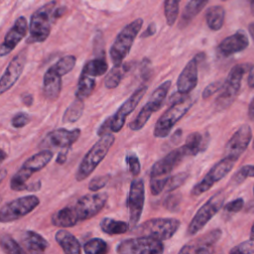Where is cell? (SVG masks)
Listing matches in <instances>:
<instances>
[{
  "label": "cell",
  "mask_w": 254,
  "mask_h": 254,
  "mask_svg": "<svg viewBox=\"0 0 254 254\" xmlns=\"http://www.w3.org/2000/svg\"><path fill=\"white\" fill-rule=\"evenodd\" d=\"M108 200L106 192H94L82 195L75 202L56 211L51 221L53 225L67 228L87 220L101 211Z\"/></svg>",
  "instance_id": "cell-1"
},
{
  "label": "cell",
  "mask_w": 254,
  "mask_h": 254,
  "mask_svg": "<svg viewBox=\"0 0 254 254\" xmlns=\"http://www.w3.org/2000/svg\"><path fill=\"white\" fill-rule=\"evenodd\" d=\"M75 63L76 58L67 55L47 69L43 79V92L48 100L55 101L59 98L62 90V76L68 73L74 67Z\"/></svg>",
  "instance_id": "cell-2"
},
{
  "label": "cell",
  "mask_w": 254,
  "mask_h": 254,
  "mask_svg": "<svg viewBox=\"0 0 254 254\" xmlns=\"http://www.w3.org/2000/svg\"><path fill=\"white\" fill-rule=\"evenodd\" d=\"M115 137L111 133L100 136L99 140L88 150L82 158L75 173V180L81 182L85 180L106 157L109 149L114 143Z\"/></svg>",
  "instance_id": "cell-3"
},
{
  "label": "cell",
  "mask_w": 254,
  "mask_h": 254,
  "mask_svg": "<svg viewBox=\"0 0 254 254\" xmlns=\"http://www.w3.org/2000/svg\"><path fill=\"white\" fill-rule=\"evenodd\" d=\"M251 66L252 65L250 64L245 63L238 64L230 69L227 77L224 80L220 93L214 101V106L217 111H223L233 103L240 90L242 77L247 71L250 70Z\"/></svg>",
  "instance_id": "cell-4"
},
{
  "label": "cell",
  "mask_w": 254,
  "mask_h": 254,
  "mask_svg": "<svg viewBox=\"0 0 254 254\" xmlns=\"http://www.w3.org/2000/svg\"><path fill=\"white\" fill-rule=\"evenodd\" d=\"M53 156L54 154L50 150H43L31 156L11 178L10 188L16 191L26 190L28 186L27 181L33 174L44 169L51 162Z\"/></svg>",
  "instance_id": "cell-5"
},
{
  "label": "cell",
  "mask_w": 254,
  "mask_h": 254,
  "mask_svg": "<svg viewBox=\"0 0 254 254\" xmlns=\"http://www.w3.org/2000/svg\"><path fill=\"white\" fill-rule=\"evenodd\" d=\"M57 2L51 1L37 9L31 16L30 35L27 40L28 44L43 43L51 33V27L54 18V11Z\"/></svg>",
  "instance_id": "cell-6"
},
{
  "label": "cell",
  "mask_w": 254,
  "mask_h": 254,
  "mask_svg": "<svg viewBox=\"0 0 254 254\" xmlns=\"http://www.w3.org/2000/svg\"><path fill=\"white\" fill-rule=\"evenodd\" d=\"M192 99L190 96L186 97L170 103L168 109L159 117L154 126V136L156 138L167 137L173 127L182 119L192 105Z\"/></svg>",
  "instance_id": "cell-7"
},
{
  "label": "cell",
  "mask_w": 254,
  "mask_h": 254,
  "mask_svg": "<svg viewBox=\"0 0 254 254\" xmlns=\"http://www.w3.org/2000/svg\"><path fill=\"white\" fill-rule=\"evenodd\" d=\"M143 26V19L138 18L128 25H126L115 38L110 51V59L113 63V65L120 64L123 63L124 59L128 56L135 38L139 34Z\"/></svg>",
  "instance_id": "cell-8"
},
{
  "label": "cell",
  "mask_w": 254,
  "mask_h": 254,
  "mask_svg": "<svg viewBox=\"0 0 254 254\" xmlns=\"http://www.w3.org/2000/svg\"><path fill=\"white\" fill-rule=\"evenodd\" d=\"M181 221L173 217L151 218L134 228L135 233L141 236H149L159 240H168L178 231Z\"/></svg>",
  "instance_id": "cell-9"
},
{
  "label": "cell",
  "mask_w": 254,
  "mask_h": 254,
  "mask_svg": "<svg viewBox=\"0 0 254 254\" xmlns=\"http://www.w3.org/2000/svg\"><path fill=\"white\" fill-rule=\"evenodd\" d=\"M172 81L166 80L163 83H161L151 94L146 104L141 108L140 112L137 114L134 120H132L129 123V128L133 131H138L142 129L145 124L150 119L151 115L155 113L161 106L163 101L165 100L168 91L171 87Z\"/></svg>",
  "instance_id": "cell-10"
},
{
  "label": "cell",
  "mask_w": 254,
  "mask_h": 254,
  "mask_svg": "<svg viewBox=\"0 0 254 254\" xmlns=\"http://www.w3.org/2000/svg\"><path fill=\"white\" fill-rule=\"evenodd\" d=\"M40 203V198L34 194L20 196L2 205L0 221L2 223L18 220L32 212Z\"/></svg>",
  "instance_id": "cell-11"
},
{
  "label": "cell",
  "mask_w": 254,
  "mask_h": 254,
  "mask_svg": "<svg viewBox=\"0 0 254 254\" xmlns=\"http://www.w3.org/2000/svg\"><path fill=\"white\" fill-rule=\"evenodd\" d=\"M225 199V194L223 191H218L214 193L210 198L204 202L196 213L193 215L192 219L190 220L187 234L188 235H194L199 230H201L206 223L219 211V209L223 206V202Z\"/></svg>",
  "instance_id": "cell-12"
},
{
  "label": "cell",
  "mask_w": 254,
  "mask_h": 254,
  "mask_svg": "<svg viewBox=\"0 0 254 254\" xmlns=\"http://www.w3.org/2000/svg\"><path fill=\"white\" fill-rule=\"evenodd\" d=\"M237 160L231 157L224 156L223 159H221L219 162H217L208 172L207 174L198 182L196 183L191 190L190 195L191 196H198L208 190L215 183L223 179L233 168L235 162Z\"/></svg>",
  "instance_id": "cell-13"
},
{
  "label": "cell",
  "mask_w": 254,
  "mask_h": 254,
  "mask_svg": "<svg viewBox=\"0 0 254 254\" xmlns=\"http://www.w3.org/2000/svg\"><path fill=\"white\" fill-rule=\"evenodd\" d=\"M116 252L121 254L163 253L164 244L162 240L149 236H141L122 240L117 244Z\"/></svg>",
  "instance_id": "cell-14"
},
{
  "label": "cell",
  "mask_w": 254,
  "mask_h": 254,
  "mask_svg": "<svg viewBox=\"0 0 254 254\" xmlns=\"http://www.w3.org/2000/svg\"><path fill=\"white\" fill-rule=\"evenodd\" d=\"M148 89L147 84L143 83L140 85L129 97L127 100L124 101V103L121 104V106L117 109V111L110 116V131L113 133L119 132L124 123L126 117L137 107L140 100L145 95L146 91Z\"/></svg>",
  "instance_id": "cell-15"
},
{
  "label": "cell",
  "mask_w": 254,
  "mask_h": 254,
  "mask_svg": "<svg viewBox=\"0 0 254 254\" xmlns=\"http://www.w3.org/2000/svg\"><path fill=\"white\" fill-rule=\"evenodd\" d=\"M145 202V185L142 179L132 181L129 189L127 205L129 210V223L135 227L141 218Z\"/></svg>",
  "instance_id": "cell-16"
},
{
  "label": "cell",
  "mask_w": 254,
  "mask_h": 254,
  "mask_svg": "<svg viewBox=\"0 0 254 254\" xmlns=\"http://www.w3.org/2000/svg\"><path fill=\"white\" fill-rule=\"evenodd\" d=\"M204 58V53H198L183 68L177 80V88L180 93L189 94L194 89L197 84V66Z\"/></svg>",
  "instance_id": "cell-17"
},
{
  "label": "cell",
  "mask_w": 254,
  "mask_h": 254,
  "mask_svg": "<svg viewBox=\"0 0 254 254\" xmlns=\"http://www.w3.org/2000/svg\"><path fill=\"white\" fill-rule=\"evenodd\" d=\"M27 62V51L19 52L8 64L0 80V93L3 94L9 90L19 79Z\"/></svg>",
  "instance_id": "cell-18"
},
{
  "label": "cell",
  "mask_w": 254,
  "mask_h": 254,
  "mask_svg": "<svg viewBox=\"0 0 254 254\" xmlns=\"http://www.w3.org/2000/svg\"><path fill=\"white\" fill-rule=\"evenodd\" d=\"M186 156L187 153L184 146L171 151L164 158L158 160L152 166L150 171V179L163 178L169 176L170 173L174 170V168L177 167Z\"/></svg>",
  "instance_id": "cell-19"
},
{
  "label": "cell",
  "mask_w": 254,
  "mask_h": 254,
  "mask_svg": "<svg viewBox=\"0 0 254 254\" xmlns=\"http://www.w3.org/2000/svg\"><path fill=\"white\" fill-rule=\"evenodd\" d=\"M252 138V131L248 124H243L231 136L224 148V156L231 157L236 160L247 149Z\"/></svg>",
  "instance_id": "cell-20"
},
{
  "label": "cell",
  "mask_w": 254,
  "mask_h": 254,
  "mask_svg": "<svg viewBox=\"0 0 254 254\" xmlns=\"http://www.w3.org/2000/svg\"><path fill=\"white\" fill-rule=\"evenodd\" d=\"M80 129L75 128L72 130H67L65 128H59L51 131L47 134L45 139L42 142V146L45 147H54V148H71L74 142L80 136Z\"/></svg>",
  "instance_id": "cell-21"
},
{
  "label": "cell",
  "mask_w": 254,
  "mask_h": 254,
  "mask_svg": "<svg viewBox=\"0 0 254 254\" xmlns=\"http://www.w3.org/2000/svg\"><path fill=\"white\" fill-rule=\"evenodd\" d=\"M28 31V23L24 16L19 17L10 30L7 32L0 49V56L5 57L9 55L16 46L23 40Z\"/></svg>",
  "instance_id": "cell-22"
},
{
  "label": "cell",
  "mask_w": 254,
  "mask_h": 254,
  "mask_svg": "<svg viewBox=\"0 0 254 254\" xmlns=\"http://www.w3.org/2000/svg\"><path fill=\"white\" fill-rule=\"evenodd\" d=\"M221 235L222 231L219 228L212 229L211 231L200 236L198 239L186 244L180 249L179 253H211L213 252V245L219 240Z\"/></svg>",
  "instance_id": "cell-23"
},
{
  "label": "cell",
  "mask_w": 254,
  "mask_h": 254,
  "mask_svg": "<svg viewBox=\"0 0 254 254\" xmlns=\"http://www.w3.org/2000/svg\"><path fill=\"white\" fill-rule=\"evenodd\" d=\"M249 45L247 35L243 31H237L223 39L218 45V52L223 57H229L233 54L244 51Z\"/></svg>",
  "instance_id": "cell-24"
},
{
  "label": "cell",
  "mask_w": 254,
  "mask_h": 254,
  "mask_svg": "<svg viewBox=\"0 0 254 254\" xmlns=\"http://www.w3.org/2000/svg\"><path fill=\"white\" fill-rule=\"evenodd\" d=\"M208 143L209 134L207 132H192L187 137L183 146L186 150L187 156H195L198 153L204 152L208 147Z\"/></svg>",
  "instance_id": "cell-25"
},
{
  "label": "cell",
  "mask_w": 254,
  "mask_h": 254,
  "mask_svg": "<svg viewBox=\"0 0 254 254\" xmlns=\"http://www.w3.org/2000/svg\"><path fill=\"white\" fill-rule=\"evenodd\" d=\"M55 239L63 251L66 254H78L81 251V245L77 238L64 228L57 231L55 234Z\"/></svg>",
  "instance_id": "cell-26"
},
{
  "label": "cell",
  "mask_w": 254,
  "mask_h": 254,
  "mask_svg": "<svg viewBox=\"0 0 254 254\" xmlns=\"http://www.w3.org/2000/svg\"><path fill=\"white\" fill-rule=\"evenodd\" d=\"M21 241L24 247L33 253L44 252L49 247V242L44 236L33 230H26L21 236Z\"/></svg>",
  "instance_id": "cell-27"
},
{
  "label": "cell",
  "mask_w": 254,
  "mask_h": 254,
  "mask_svg": "<svg viewBox=\"0 0 254 254\" xmlns=\"http://www.w3.org/2000/svg\"><path fill=\"white\" fill-rule=\"evenodd\" d=\"M225 19V10L220 5L209 7L205 12V21L207 27L212 31H218L222 28Z\"/></svg>",
  "instance_id": "cell-28"
},
{
  "label": "cell",
  "mask_w": 254,
  "mask_h": 254,
  "mask_svg": "<svg viewBox=\"0 0 254 254\" xmlns=\"http://www.w3.org/2000/svg\"><path fill=\"white\" fill-rule=\"evenodd\" d=\"M208 0H190L186 5L180 20V28H185L204 8Z\"/></svg>",
  "instance_id": "cell-29"
},
{
  "label": "cell",
  "mask_w": 254,
  "mask_h": 254,
  "mask_svg": "<svg viewBox=\"0 0 254 254\" xmlns=\"http://www.w3.org/2000/svg\"><path fill=\"white\" fill-rule=\"evenodd\" d=\"M130 67V64L122 63L120 64H115L111 68V70L107 73L104 79V85L108 89H113L118 86V84L121 82L123 76L128 71Z\"/></svg>",
  "instance_id": "cell-30"
},
{
  "label": "cell",
  "mask_w": 254,
  "mask_h": 254,
  "mask_svg": "<svg viewBox=\"0 0 254 254\" xmlns=\"http://www.w3.org/2000/svg\"><path fill=\"white\" fill-rule=\"evenodd\" d=\"M129 224L123 220H117L110 217H104L101 219L99 226L102 232L108 235H118L127 232L129 229Z\"/></svg>",
  "instance_id": "cell-31"
},
{
  "label": "cell",
  "mask_w": 254,
  "mask_h": 254,
  "mask_svg": "<svg viewBox=\"0 0 254 254\" xmlns=\"http://www.w3.org/2000/svg\"><path fill=\"white\" fill-rule=\"evenodd\" d=\"M108 69V64L105 61L104 56H99L95 59H92L90 61H87L83 67L81 72L85 73L87 75H90L92 77L96 76H101L103 75Z\"/></svg>",
  "instance_id": "cell-32"
},
{
  "label": "cell",
  "mask_w": 254,
  "mask_h": 254,
  "mask_svg": "<svg viewBox=\"0 0 254 254\" xmlns=\"http://www.w3.org/2000/svg\"><path fill=\"white\" fill-rule=\"evenodd\" d=\"M95 84H96L95 79L92 76L81 72L78 78L77 87L75 90V98L80 100L86 99L92 93L95 87Z\"/></svg>",
  "instance_id": "cell-33"
},
{
  "label": "cell",
  "mask_w": 254,
  "mask_h": 254,
  "mask_svg": "<svg viewBox=\"0 0 254 254\" xmlns=\"http://www.w3.org/2000/svg\"><path fill=\"white\" fill-rule=\"evenodd\" d=\"M83 109H84L83 100L75 98V100L65 109L63 115V122L64 123L76 122L82 116Z\"/></svg>",
  "instance_id": "cell-34"
},
{
  "label": "cell",
  "mask_w": 254,
  "mask_h": 254,
  "mask_svg": "<svg viewBox=\"0 0 254 254\" xmlns=\"http://www.w3.org/2000/svg\"><path fill=\"white\" fill-rule=\"evenodd\" d=\"M180 11V0H165L164 14L168 26H173L177 21Z\"/></svg>",
  "instance_id": "cell-35"
},
{
  "label": "cell",
  "mask_w": 254,
  "mask_h": 254,
  "mask_svg": "<svg viewBox=\"0 0 254 254\" xmlns=\"http://www.w3.org/2000/svg\"><path fill=\"white\" fill-rule=\"evenodd\" d=\"M1 248L5 253L9 254H23L25 251L20 244L9 234L3 233L0 238Z\"/></svg>",
  "instance_id": "cell-36"
},
{
  "label": "cell",
  "mask_w": 254,
  "mask_h": 254,
  "mask_svg": "<svg viewBox=\"0 0 254 254\" xmlns=\"http://www.w3.org/2000/svg\"><path fill=\"white\" fill-rule=\"evenodd\" d=\"M83 250L88 254H103L108 250L107 243L101 238H92L85 242Z\"/></svg>",
  "instance_id": "cell-37"
},
{
  "label": "cell",
  "mask_w": 254,
  "mask_h": 254,
  "mask_svg": "<svg viewBox=\"0 0 254 254\" xmlns=\"http://www.w3.org/2000/svg\"><path fill=\"white\" fill-rule=\"evenodd\" d=\"M188 178H189V174L187 172H182V173H179L175 176H169L166 190L168 191H172V190H177L183 184H185V182L188 180Z\"/></svg>",
  "instance_id": "cell-38"
},
{
  "label": "cell",
  "mask_w": 254,
  "mask_h": 254,
  "mask_svg": "<svg viewBox=\"0 0 254 254\" xmlns=\"http://www.w3.org/2000/svg\"><path fill=\"white\" fill-rule=\"evenodd\" d=\"M126 164L128 166V170L132 176L136 177L140 174L141 164H140V161L135 153L130 152L126 155Z\"/></svg>",
  "instance_id": "cell-39"
},
{
  "label": "cell",
  "mask_w": 254,
  "mask_h": 254,
  "mask_svg": "<svg viewBox=\"0 0 254 254\" xmlns=\"http://www.w3.org/2000/svg\"><path fill=\"white\" fill-rule=\"evenodd\" d=\"M182 201V195L180 192H174L167 195V197L164 199V206L166 209L170 211H177L179 209V206Z\"/></svg>",
  "instance_id": "cell-40"
},
{
  "label": "cell",
  "mask_w": 254,
  "mask_h": 254,
  "mask_svg": "<svg viewBox=\"0 0 254 254\" xmlns=\"http://www.w3.org/2000/svg\"><path fill=\"white\" fill-rule=\"evenodd\" d=\"M110 179H111V176L109 174L94 177L92 180H90L88 184V190L91 191H97L103 189L107 185Z\"/></svg>",
  "instance_id": "cell-41"
},
{
  "label": "cell",
  "mask_w": 254,
  "mask_h": 254,
  "mask_svg": "<svg viewBox=\"0 0 254 254\" xmlns=\"http://www.w3.org/2000/svg\"><path fill=\"white\" fill-rule=\"evenodd\" d=\"M168 178H169V176H166L163 178L150 179V190H151V192L153 195H158L164 190H166Z\"/></svg>",
  "instance_id": "cell-42"
},
{
  "label": "cell",
  "mask_w": 254,
  "mask_h": 254,
  "mask_svg": "<svg viewBox=\"0 0 254 254\" xmlns=\"http://www.w3.org/2000/svg\"><path fill=\"white\" fill-rule=\"evenodd\" d=\"M230 253L234 254H252L254 253V239L246 240L237 246L233 247L230 251Z\"/></svg>",
  "instance_id": "cell-43"
},
{
  "label": "cell",
  "mask_w": 254,
  "mask_h": 254,
  "mask_svg": "<svg viewBox=\"0 0 254 254\" xmlns=\"http://www.w3.org/2000/svg\"><path fill=\"white\" fill-rule=\"evenodd\" d=\"M31 122V116L25 112L16 113L11 119V125L14 128H22Z\"/></svg>",
  "instance_id": "cell-44"
},
{
  "label": "cell",
  "mask_w": 254,
  "mask_h": 254,
  "mask_svg": "<svg viewBox=\"0 0 254 254\" xmlns=\"http://www.w3.org/2000/svg\"><path fill=\"white\" fill-rule=\"evenodd\" d=\"M223 83L224 81H221V80H216V81H213L211 83H209L208 85H206L202 91V98L203 99H207L209 98L211 95H213L214 93L218 92L221 90L222 86H223Z\"/></svg>",
  "instance_id": "cell-45"
},
{
  "label": "cell",
  "mask_w": 254,
  "mask_h": 254,
  "mask_svg": "<svg viewBox=\"0 0 254 254\" xmlns=\"http://www.w3.org/2000/svg\"><path fill=\"white\" fill-rule=\"evenodd\" d=\"M250 167L251 165H246L243 166L242 168H240L235 174L234 176L231 178V183L239 185L242 182H244L248 177H249V172H250Z\"/></svg>",
  "instance_id": "cell-46"
},
{
  "label": "cell",
  "mask_w": 254,
  "mask_h": 254,
  "mask_svg": "<svg viewBox=\"0 0 254 254\" xmlns=\"http://www.w3.org/2000/svg\"><path fill=\"white\" fill-rule=\"evenodd\" d=\"M244 206V200L241 197H238L234 200L229 201L224 205V210L228 213H235L240 211Z\"/></svg>",
  "instance_id": "cell-47"
},
{
  "label": "cell",
  "mask_w": 254,
  "mask_h": 254,
  "mask_svg": "<svg viewBox=\"0 0 254 254\" xmlns=\"http://www.w3.org/2000/svg\"><path fill=\"white\" fill-rule=\"evenodd\" d=\"M110 131V116L104 120V122L98 127L96 133L98 136H102L106 133H109ZM111 132V131H110Z\"/></svg>",
  "instance_id": "cell-48"
},
{
  "label": "cell",
  "mask_w": 254,
  "mask_h": 254,
  "mask_svg": "<svg viewBox=\"0 0 254 254\" xmlns=\"http://www.w3.org/2000/svg\"><path fill=\"white\" fill-rule=\"evenodd\" d=\"M156 32H157V28H156L155 23H151V24L148 25L147 29L141 34L140 37H141L142 39H145V38H148V37H151V36L155 35Z\"/></svg>",
  "instance_id": "cell-49"
},
{
  "label": "cell",
  "mask_w": 254,
  "mask_h": 254,
  "mask_svg": "<svg viewBox=\"0 0 254 254\" xmlns=\"http://www.w3.org/2000/svg\"><path fill=\"white\" fill-rule=\"evenodd\" d=\"M68 151H69V148H64L61 152H59V154L57 155V158H56V163L59 165H63L66 161Z\"/></svg>",
  "instance_id": "cell-50"
},
{
  "label": "cell",
  "mask_w": 254,
  "mask_h": 254,
  "mask_svg": "<svg viewBox=\"0 0 254 254\" xmlns=\"http://www.w3.org/2000/svg\"><path fill=\"white\" fill-rule=\"evenodd\" d=\"M21 100H22V102H23V104L24 105H26V106H31L32 104H33V102H34V96L31 94V93H29V92H25V93H23L22 95H21Z\"/></svg>",
  "instance_id": "cell-51"
},
{
  "label": "cell",
  "mask_w": 254,
  "mask_h": 254,
  "mask_svg": "<svg viewBox=\"0 0 254 254\" xmlns=\"http://www.w3.org/2000/svg\"><path fill=\"white\" fill-rule=\"evenodd\" d=\"M41 187H42V184H41L40 181H38L36 183L28 185L26 190H28V191H37V190H39L41 189Z\"/></svg>",
  "instance_id": "cell-52"
},
{
  "label": "cell",
  "mask_w": 254,
  "mask_h": 254,
  "mask_svg": "<svg viewBox=\"0 0 254 254\" xmlns=\"http://www.w3.org/2000/svg\"><path fill=\"white\" fill-rule=\"evenodd\" d=\"M182 135H183L182 130H181V129H178V130H177V131L172 135V138H171L172 142H173V143H175V144L179 143V142H180V140L182 139Z\"/></svg>",
  "instance_id": "cell-53"
},
{
  "label": "cell",
  "mask_w": 254,
  "mask_h": 254,
  "mask_svg": "<svg viewBox=\"0 0 254 254\" xmlns=\"http://www.w3.org/2000/svg\"><path fill=\"white\" fill-rule=\"evenodd\" d=\"M248 85L251 88H254V65L251 66L249 70V75H248Z\"/></svg>",
  "instance_id": "cell-54"
},
{
  "label": "cell",
  "mask_w": 254,
  "mask_h": 254,
  "mask_svg": "<svg viewBox=\"0 0 254 254\" xmlns=\"http://www.w3.org/2000/svg\"><path fill=\"white\" fill-rule=\"evenodd\" d=\"M65 10H66L65 7H59V8H57V9H55V11H54V18H55V19L61 18V17L64 14Z\"/></svg>",
  "instance_id": "cell-55"
},
{
  "label": "cell",
  "mask_w": 254,
  "mask_h": 254,
  "mask_svg": "<svg viewBox=\"0 0 254 254\" xmlns=\"http://www.w3.org/2000/svg\"><path fill=\"white\" fill-rule=\"evenodd\" d=\"M248 117L254 121V97L252 98L248 106Z\"/></svg>",
  "instance_id": "cell-56"
},
{
  "label": "cell",
  "mask_w": 254,
  "mask_h": 254,
  "mask_svg": "<svg viewBox=\"0 0 254 254\" xmlns=\"http://www.w3.org/2000/svg\"><path fill=\"white\" fill-rule=\"evenodd\" d=\"M248 32H249L252 40L254 41V22H252L248 25Z\"/></svg>",
  "instance_id": "cell-57"
},
{
  "label": "cell",
  "mask_w": 254,
  "mask_h": 254,
  "mask_svg": "<svg viewBox=\"0 0 254 254\" xmlns=\"http://www.w3.org/2000/svg\"><path fill=\"white\" fill-rule=\"evenodd\" d=\"M250 2V10H251V13L252 15L254 16V0H249Z\"/></svg>",
  "instance_id": "cell-58"
},
{
  "label": "cell",
  "mask_w": 254,
  "mask_h": 254,
  "mask_svg": "<svg viewBox=\"0 0 254 254\" xmlns=\"http://www.w3.org/2000/svg\"><path fill=\"white\" fill-rule=\"evenodd\" d=\"M250 238H251V239H254V223L252 224V227H251V231H250Z\"/></svg>",
  "instance_id": "cell-59"
},
{
  "label": "cell",
  "mask_w": 254,
  "mask_h": 254,
  "mask_svg": "<svg viewBox=\"0 0 254 254\" xmlns=\"http://www.w3.org/2000/svg\"><path fill=\"white\" fill-rule=\"evenodd\" d=\"M6 158V154H5V151L4 150H1V162H3Z\"/></svg>",
  "instance_id": "cell-60"
},
{
  "label": "cell",
  "mask_w": 254,
  "mask_h": 254,
  "mask_svg": "<svg viewBox=\"0 0 254 254\" xmlns=\"http://www.w3.org/2000/svg\"><path fill=\"white\" fill-rule=\"evenodd\" d=\"M1 181H3V179H4V177H5V175H6V170L5 169H3L2 170V173H1Z\"/></svg>",
  "instance_id": "cell-61"
},
{
  "label": "cell",
  "mask_w": 254,
  "mask_h": 254,
  "mask_svg": "<svg viewBox=\"0 0 254 254\" xmlns=\"http://www.w3.org/2000/svg\"><path fill=\"white\" fill-rule=\"evenodd\" d=\"M252 148L254 149V140H253V145H252Z\"/></svg>",
  "instance_id": "cell-62"
},
{
  "label": "cell",
  "mask_w": 254,
  "mask_h": 254,
  "mask_svg": "<svg viewBox=\"0 0 254 254\" xmlns=\"http://www.w3.org/2000/svg\"><path fill=\"white\" fill-rule=\"evenodd\" d=\"M253 194H254V187H253Z\"/></svg>",
  "instance_id": "cell-63"
},
{
  "label": "cell",
  "mask_w": 254,
  "mask_h": 254,
  "mask_svg": "<svg viewBox=\"0 0 254 254\" xmlns=\"http://www.w3.org/2000/svg\"><path fill=\"white\" fill-rule=\"evenodd\" d=\"M222 1H226V0H222Z\"/></svg>",
  "instance_id": "cell-64"
}]
</instances>
